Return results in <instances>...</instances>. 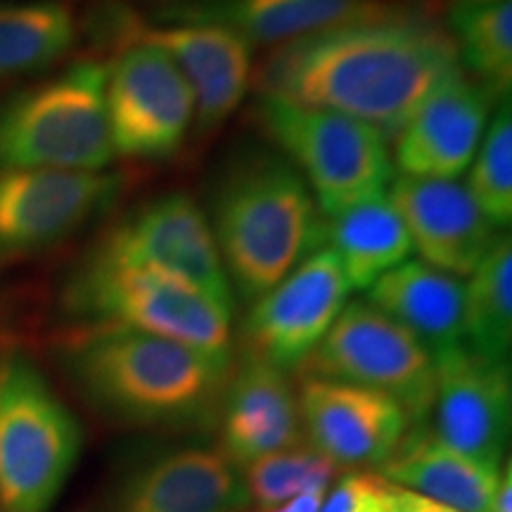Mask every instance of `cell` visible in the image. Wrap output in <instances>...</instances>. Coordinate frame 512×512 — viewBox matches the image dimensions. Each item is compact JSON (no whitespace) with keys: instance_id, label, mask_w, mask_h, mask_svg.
<instances>
[{"instance_id":"2","label":"cell","mask_w":512,"mask_h":512,"mask_svg":"<svg viewBox=\"0 0 512 512\" xmlns=\"http://www.w3.org/2000/svg\"><path fill=\"white\" fill-rule=\"evenodd\" d=\"M64 370L95 411L136 430L204 432L219 420L233 351H207L128 328H91Z\"/></svg>"},{"instance_id":"18","label":"cell","mask_w":512,"mask_h":512,"mask_svg":"<svg viewBox=\"0 0 512 512\" xmlns=\"http://www.w3.org/2000/svg\"><path fill=\"white\" fill-rule=\"evenodd\" d=\"M387 192L406 223L413 252L448 275H470L501 238L456 181L396 176Z\"/></svg>"},{"instance_id":"19","label":"cell","mask_w":512,"mask_h":512,"mask_svg":"<svg viewBox=\"0 0 512 512\" xmlns=\"http://www.w3.org/2000/svg\"><path fill=\"white\" fill-rule=\"evenodd\" d=\"M216 430L219 451L238 470L302 444L299 399L287 373L252 354L242 356L223 392Z\"/></svg>"},{"instance_id":"25","label":"cell","mask_w":512,"mask_h":512,"mask_svg":"<svg viewBox=\"0 0 512 512\" xmlns=\"http://www.w3.org/2000/svg\"><path fill=\"white\" fill-rule=\"evenodd\" d=\"M465 349L494 363H510L512 242L498 238L465 283Z\"/></svg>"},{"instance_id":"1","label":"cell","mask_w":512,"mask_h":512,"mask_svg":"<svg viewBox=\"0 0 512 512\" xmlns=\"http://www.w3.org/2000/svg\"><path fill=\"white\" fill-rule=\"evenodd\" d=\"M456 72L453 36L396 10L278 46L261 64L259 86L264 95L344 114L389 138Z\"/></svg>"},{"instance_id":"16","label":"cell","mask_w":512,"mask_h":512,"mask_svg":"<svg viewBox=\"0 0 512 512\" xmlns=\"http://www.w3.org/2000/svg\"><path fill=\"white\" fill-rule=\"evenodd\" d=\"M434 366L432 437L477 463L503 467L512 422L510 363L486 361L463 347Z\"/></svg>"},{"instance_id":"17","label":"cell","mask_w":512,"mask_h":512,"mask_svg":"<svg viewBox=\"0 0 512 512\" xmlns=\"http://www.w3.org/2000/svg\"><path fill=\"white\" fill-rule=\"evenodd\" d=\"M496 98L463 69L441 83L394 136L401 176L456 181L475 159Z\"/></svg>"},{"instance_id":"31","label":"cell","mask_w":512,"mask_h":512,"mask_svg":"<svg viewBox=\"0 0 512 512\" xmlns=\"http://www.w3.org/2000/svg\"><path fill=\"white\" fill-rule=\"evenodd\" d=\"M396 496H399L401 512H456V510L446 508V505L432 501V498L415 494V491L401 489V486H396Z\"/></svg>"},{"instance_id":"5","label":"cell","mask_w":512,"mask_h":512,"mask_svg":"<svg viewBox=\"0 0 512 512\" xmlns=\"http://www.w3.org/2000/svg\"><path fill=\"white\" fill-rule=\"evenodd\" d=\"M81 427L24 354H0V512H48L81 456Z\"/></svg>"},{"instance_id":"23","label":"cell","mask_w":512,"mask_h":512,"mask_svg":"<svg viewBox=\"0 0 512 512\" xmlns=\"http://www.w3.org/2000/svg\"><path fill=\"white\" fill-rule=\"evenodd\" d=\"M323 245L337 256L351 290H370L413 254L406 223L389 192L323 219Z\"/></svg>"},{"instance_id":"33","label":"cell","mask_w":512,"mask_h":512,"mask_svg":"<svg viewBox=\"0 0 512 512\" xmlns=\"http://www.w3.org/2000/svg\"><path fill=\"white\" fill-rule=\"evenodd\" d=\"M484 3H498V0H458V5H484Z\"/></svg>"},{"instance_id":"32","label":"cell","mask_w":512,"mask_h":512,"mask_svg":"<svg viewBox=\"0 0 512 512\" xmlns=\"http://www.w3.org/2000/svg\"><path fill=\"white\" fill-rule=\"evenodd\" d=\"M512 470L510 463L505 460V467L501 470V482H498L496 496H494V508L491 512H512Z\"/></svg>"},{"instance_id":"28","label":"cell","mask_w":512,"mask_h":512,"mask_svg":"<svg viewBox=\"0 0 512 512\" xmlns=\"http://www.w3.org/2000/svg\"><path fill=\"white\" fill-rule=\"evenodd\" d=\"M337 470L339 467L332 460L320 456L316 448L297 444L254 460L240 472L249 505L256 503L259 510H264L290 501V498L304 494L313 486H330Z\"/></svg>"},{"instance_id":"7","label":"cell","mask_w":512,"mask_h":512,"mask_svg":"<svg viewBox=\"0 0 512 512\" xmlns=\"http://www.w3.org/2000/svg\"><path fill=\"white\" fill-rule=\"evenodd\" d=\"M254 117L302 174L323 219L384 195L394 181L392 150L375 126L264 93Z\"/></svg>"},{"instance_id":"4","label":"cell","mask_w":512,"mask_h":512,"mask_svg":"<svg viewBox=\"0 0 512 512\" xmlns=\"http://www.w3.org/2000/svg\"><path fill=\"white\" fill-rule=\"evenodd\" d=\"M107 64L79 60L0 105V169L105 171Z\"/></svg>"},{"instance_id":"20","label":"cell","mask_w":512,"mask_h":512,"mask_svg":"<svg viewBox=\"0 0 512 512\" xmlns=\"http://www.w3.org/2000/svg\"><path fill=\"white\" fill-rule=\"evenodd\" d=\"M389 0H192L159 12L166 22L219 24L252 46H285L290 41L392 15Z\"/></svg>"},{"instance_id":"8","label":"cell","mask_w":512,"mask_h":512,"mask_svg":"<svg viewBox=\"0 0 512 512\" xmlns=\"http://www.w3.org/2000/svg\"><path fill=\"white\" fill-rule=\"evenodd\" d=\"M311 375L358 384L394 399L413 427L430 420L437 366L411 332L368 299L347 302L306 361Z\"/></svg>"},{"instance_id":"12","label":"cell","mask_w":512,"mask_h":512,"mask_svg":"<svg viewBox=\"0 0 512 512\" xmlns=\"http://www.w3.org/2000/svg\"><path fill=\"white\" fill-rule=\"evenodd\" d=\"M349 292L337 256L330 247H318L252 302L242 323L247 354L283 373L304 368L347 306Z\"/></svg>"},{"instance_id":"21","label":"cell","mask_w":512,"mask_h":512,"mask_svg":"<svg viewBox=\"0 0 512 512\" xmlns=\"http://www.w3.org/2000/svg\"><path fill=\"white\" fill-rule=\"evenodd\" d=\"M366 292L368 302L411 332L434 363L465 347V283L456 275L408 259Z\"/></svg>"},{"instance_id":"14","label":"cell","mask_w":512,"mask_h":512,"mask_svg":"<svg viewBox=\"0 0 512 512\" xmlns=\"http://www.w3.org/2000/svg\"><path fill=\"white\" fill-rule=\"evenodd\" d=\"M242 472L219 448L169 446L138 458L98 512H245Z\"/></svg>"},{"instance_id":"24","label":"cell","mask_w":512,"mask_h":512,"mask_svg":"<svg viewBox=\"0 0 512 512\" xmlns=\"http://www.w3.org/2000/svg\"><path fill=\"white\" fill-rule=\"evenodd\" d=\"M76 43L72 10L53 0L0 3V81L60 62Z\"/></svg>"},{"instance_id":"10","label":"cell","mask_w":512,"mask_h":512,"mask_svg":"<svg viewBox=\"0 0 512 512\" xmlns=\"http://www.w3.org/2000/svg\"><path fill=\"white\" fill-rule=\"evenodd\" d=\"M88 254L117 266L171 275L235 309L209 216L185 192H166L140 204L114 223Z\"/></svg>"},{"instance_id":"13","label":"cell","mask_w":512,"mask_h":512,"mask_svg":"<svg viewBox=\"0 0 512 512\" xmlns=\"http://www.w3.org/2000/svg\"><path fill=\"white\" fill-rule=\"evenodd\" d=\"M124 176L110 171L0 169V256L41 252L114 207Z\"/></svg>"},{"instance_id":"27","label":"cell","mask_w":512,"mask_h":512,"mask_svg":"<svg viewBox=\"0 0 512 512\" xmlns=\"http://www.w3.org/2000/svg\"><path fill=\"white\" fill-rule=\"evenodd\" d=\"M467 192L496 230L512 221V112L505 100L491 114L475 159L467 166Z\"/></svg>"},{"instance_id":"30","label":"cell","mask_w":512,"mask_h":512,"mask_svg":"<svg viewBox=\"0 0 512 512\" xmlns=\"http://www.w3.org/2000/svg\"><path fill=\"white\" fill-rule=\"evenodd\" d=\"M328 491H330V486H313V489L290 498V501L275 505V508H264V510H256V512H320L325 496H328Z\"/></svg>"},{"instance_id":"22","label":"cell","mask_w":512,"mask_h":512,"mask_svg":"<svg viewBox=\"0 0 512 512\" xmlns=\"http://www.w3.org/2000/svg\"><path fill=\"white\" fill-rule=\"evenodd\" d=\"M501 470L444 446L427 427H411L380 477L456 512H491Z\"/></svg>"},{"instance_id":"3","label":"cell","mask_w":512,"mask_h":512,"mask_svg":"<svg viewBox=\"0 0 512 512\" xmlns=\"http://www.w3.org/2000/svg\"><path fill=\"white\" fill-rule=\"evenodd\" d=\"M211 233L235 297L252 304L323 247V216L285 157L254 155L230 166L211 202Z\"/></svg>"},{"instance_id":"9","label":"cell","mask_w":512,"mask_h":512,"mask_svg":"<svg viewBox=\"0 0 512 512\" xmlns=\"http://www.w3.org/2000/svg\"><path fill=\"white\" fill-rule=\"evenodd\" d=\"M100 34L117 48L152 43L162 48L195 95V131L211 133L233 117L254 83V46L219 24L171 22L169 27H145L133 10L107 5L98 19Z\"/></svg>"},{"instance_id":"11","label":"cell","mask_w":512,"mask_h":512,"mask_svg":"<svg viewBox=\"0 0 512 512\" xmlns=\"http://www.w3.org/2000/svg\"><path fill=\"white\" fill-rule=\"evenodd\" d=\"M105 105L114 157L166 159L181 150L195 126L190 83L152 43H131L107 64Z\"/></svg>"},{"instance_id":"15","label":"cell","mask_w":512,"mask_h":512,"mask_svg":"<svg viewBox=\"0 0 512 512\" xmlns=\"http://www.w3.org/2000/svg\"><path fill=\"white\" fill-rule=\"evenodd\" d=\"M297 399L309 446L349 470L380 467L413 427L394 399L330 377L309 375Z\"/></svg>"},{"instance_id":"29","label":"cell","mask_w":512,"mask_h":512,"mask_svg":"<svg viewBox=\"0 0 512 512\" xmlns=\"http://www.w3.org/2000/svg\"><path fill=\"white\" fill-rule=\"evenodd\" d=\"M320 512H401L396 486L380 475L354 470L328 491Z\"/></svg>"},{"instance_id":"26","label":"cell","mask_w":512,"mask_h":512,"mask_svg":"<svg viewBox=\"0 0 512 512\" xmlns=\"http://www.w3.org/2000/svg\"><path fill=\"white\" fill-rule=\"evenodd\" d=\"M453 43L460 69L494 98L510 93L512 83V3L456 5Z\"/></svg>"},{"instance_id":"6","label":"cell","mask_w":512,"mask_h":512,"mask_svg":"<svg viewBox=\"0 0 512 512\" xmlns=\"http://www.w3.org/2000/svg\"><path fill=\"white\" fill-rule=\"evenodd\" d=\"M67 313L91 328H128L207 351H233V313L183 280L86 254L64 285Z\"/></svg>"}]
</instances>
